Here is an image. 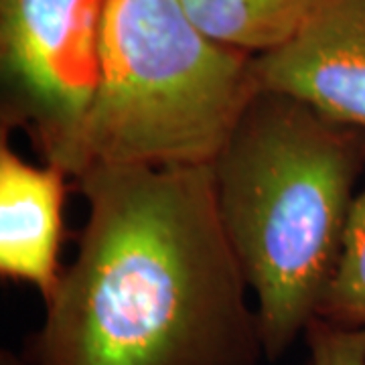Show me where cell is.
<instances>
[{
  "instance_id": "cell-8",
  "label": "cell",
  "mask_w": 365,
  "mask_h": 365,
  "mask_svg": "<svg viewBox=\"0 0 365 365\" xmlns=\"http://www.w3.org/2000/svg\"><path fill=\"white\" fill-rule=\"evenodd\" d=\"M314 319L365 333V189L353 201L339 256Z\"/></svg>"
},
{
  "instance_id": "cell-3",
  "label": "cell",
  "mask_w": 365,
  "mask_h": 365,
  "mask_svg": "<svg viewBox=\"0 0 365 365\" xmlns=\"http://www.w3.org/2000/svg\"><path fill=\"white\" fill-rule=\"evenodd\" d=\"M258 91L254 57L211 39L181 0H102L96 83L66 173L211 165Z\"/></svg>"
},
{
  "instance_id": "cell-2",
  "label": "cell",
  "mask_w": 365,
  "mask_h": 365,
  "mask_svg": "<svg viewBox=\"0 0 365 365\" xmlns=\"http://www.w3.org/2000/svg\"><path fill=\"white\" fill-rule=\"evenodd\" d=\"M209 167L266 359L278 361L317 317L333 274L365 170V134L260 90Z\"/></svg>"
},
{
  "instance_id": "cell-4",
  "label": "cell",
  "mask_w": 365,
  "mask_h": 365,
  "mask_svg": "<svg viewBox=\"0 0 365 365\" xmlns=\"http://www.w3.org/2000/svg\"><path fill=\"white\" fill-rule=\"evenodd\" d=\"M102 0H0L2 130L66 170L96 83ZM67 175V173H66Z\"/></svg>"
},
{
  "instance_id": "cell-1",
  "label": "cell",
  "mask_w": 365,
  "mask_h": 365,
  "mask_svg": "<svg viewBox=\"0 0 365 365\" xmlns=\"http://www.w3.org/2000/svg\"><path fill=\"white\" fill-rule=\"evenodd\" d=\"M78 254L26 339L29 365H260L258 311L211 167H90Z\"/></svg>"
},
{
  "instance_id": "cell-5",
  "label": "cell",
  "mask_w": 365,
  "mask_h": 365,
  "mask_svg": "<svg viewBox=\"0 0 365 365\" xmlns=\"http://www.w3.org/2000/svg\"><path fill=\"white\" fill-rule=\"evenodd\" d=\"M254 76L365 134V0H321L292 39L254 57Z\"/></svg>"
},
{
  "instance_id": "cell-9",
  "label": "cell",
  "mask_w": 365,
  "mask_h": 365,
  "mask_svg": "<svg viewBox=\"0 0 365 365\" xmlns=\"http://www.w3.org/2000/svg\"><path fill=\"white\" fill-rule=\"evenodd\" d=\"M311 365H365V333L313 319L304 331Z\"/></svg>"
},
{
  "instance_id": "cell-6",
  "label": "cell",
  "mask_w": 365,
  "mask_h": 365,
  "mask_svg": "<svg viewBox=\"0 0 365 365\" xmlns=\"http://www.w3.org/2000/svg\"><path fill=\"white\" fill-rule=\"evenodd\" d=\"M66 170L31 165L0 143V274L25 282L47 300L57 288L63 240Z\"/></svg>"
},
{
  "instance_id": "cell-7",
  "label": "cell",
  "mask_w": 365,
  "mask_h": 365,
  "mask_svg": "<svg viewBox=\"0 0 365 365\" xmlns=\"http://www.w3.org/2000/svg\"><path fill=\"white\" fill-rule=\"evenodd\" d=\"M211 39L252 57L274 51L313 14L321 0H181Z\"/></svg>"
},
{
  "instance_id": "cell-11",
  "label": "cell",
  "mask_w": 365,
  "mask_h": 365,
  "mask_svg": "<svg viewBox=\"0 0 365 365\" xmlns=\"http://www.w3.org/2000/svg\"><path fill=\"white\" fill-rule=\"evenodd\" d=\"M307 365H311V364H307Z\"/></svg>"
},
{
  "instance_id": "cell-10",
  "label": "cell",
  "mask_w": 365,
  "mask_h": 365,
  "mask_svg": "<svg viewBox=\"0 0 365 365\" xmlns=\"http://www.w3.org/2000/svg\"><path fill=\"white\" fill-rule=\"evenodd\" d=\"M0 365H29V364H26L23 355H16L14 351L2 349V351H0Z\"/></svg>"
}]
</instances>
